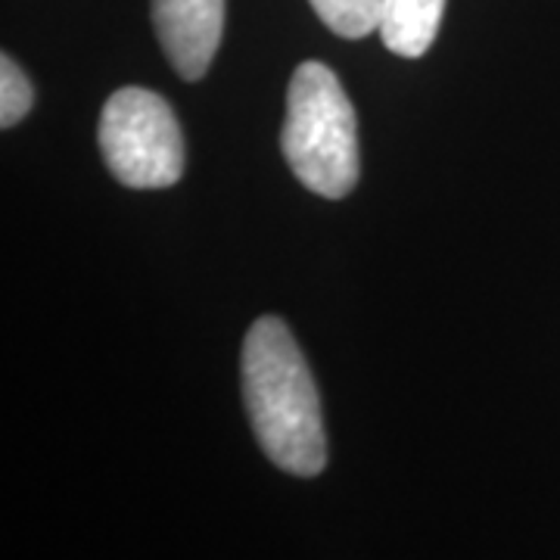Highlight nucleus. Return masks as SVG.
Returning <instances> with one entry per match:
<instances>
[{
  "instance_id": "nucleus-1",
  "label": "nucleus",
  "mask_w": 560,
  "mask_h": 560,
  "mask_svg": "<svg viewBox=\"0 0 560 560\" xmlns=\"http://www.w3.org/2000/svg\"><path fill=\"white\" fill-rule=\"evenodd\" d=\"M243 399L261 452L293 477H318L327 464L318 389L280 318H259L243 340Z\"/></svg>"
},
{
  "instance_id": "nucleus-2",
  "label": "nucleus",
  "mask_w": 560,
  "mask_h": 560,
  "mask_svg": "<svg viewBox=\"0 0 560 560\" xmlns=\"http://www.w3.org/2000/svg\"><path fill=\"white\" fill-rule=\"evenodd\" d=\"M280 147L293 175L318 197L342 200L359 184L355 109L324 62H302L293 72Z\"/></svg>"
},
{
  "instance_id": "nucleus-3",
  "label": "nucleus",
  "mask_w": 560,
  "mask_h": 560,
  "mask_svg": "<svg viewBox=\"0 0 560 560\" xmlns=\"http://www.w3.org/2000/svg\"><path fill=\"white\" fill-rule=\"evenodd\" d=\"M101 153L113 178L135 190L172 187L184 175V135L172 106L147 88H121L103 106Z\"/></svg>"
},
{
  "instance_id": "nucleus-4",
  "label": "nucleus",
  "mask_w": 560,
  "mask_h": 560,
  "mask_svg": "<svg viewBox=\"0 0 560 560\" xmlns=\"http://www.w3.org/2000/svg\"><path fill=\"white\" fill-rule=\"evenodd\" d=\"M162 54L180 79L200 81L215 60L224 32V0H153Z\"/></svg>"
},
{
  "instance_id": "nucleus-5",
  "label": "nucleus",
  "mask_w": 560,
  "mask_h": 560,
  "mask_svg": "<svg viewBox=\"0 0 560 560\" xmlns=\"http://www.w3.org/2000/svg\"><path fill=\"white\" fill-rule=\"evenodd\" d=\"M445 0H386L381 38L399 57H423L440 32Z\"/></svg>"
},
{
  "instance_id": "nucleus-6",
  "label": "nucleus",
  "mask_w": 560,
  "mask_h": 560,
  "mask_svg": "<svg viewBox=\"0 0 560 560\" xmlns=\"http://www.w3.org/2000/svg\"><path fill=\"white\" fill-rule=\"evenodd\" d=\"M318 20L340 38H368L381 32L386 0H308Z\"/></svg>"
},
{
  "instance_id": "nucleus-7",
  "label": "nucleus",
  "mask_w": 560,
  "mask_h": 560,
  "mask_svg": "<svg viewBox=\"0 0 560 560\" xmlns=\"http://www.w3.org/2000/svg\"><path fill=\"white\" fill-rule=\"evenodd\" d=\"M32 103H35L32 81L20 69V62H13V57L3 54V60H0V125L13 128L16 121L25 119Z\"/></svg>"
}]
</instances>
